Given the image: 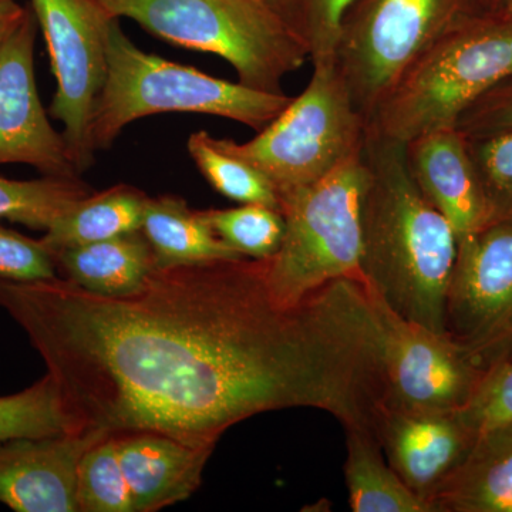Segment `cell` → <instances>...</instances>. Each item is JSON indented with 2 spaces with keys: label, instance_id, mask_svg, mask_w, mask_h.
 <instances>
[{
  "label": "cell",
  "instance_id": "4dcf8cb0",
  "mask_svg": "<svg viewBox=\"0 0 512 512\" xmlns=\"http://www.w3.org/2000/svg\"><path fill=\"white\" fill-rule=\"evenodd\" d=\"M464 137H480L512 130V76L474 101L457 123Z\"/></svg>",
  "mask_w": 512,
  "mask_h": 512
},
{
  "label": "cell",
  "instance_id": "7402d4cb",
  "mask_svg": "<svg viewBox=\"0 0 512 512\" xmlns=\"http://www.w3.org/2000/svg\"><path fill=\"white\" fill-rule=\"evenodd\" d=\"M82 178L47 177L16 181L0 178V220L46 231L77 201L92 194Z\"/></svg>",
  "mask_w": 512,
  "mask_h": 512
},
{
  "label": "cell",
  "instance_id": "1f68e13d",
  "mask_svg": "<svg viewBox=\"0 0 512 512\" xmlns=\"http://www.w3.org/2000/svg\"><path fill=\"white\" fill-rule=\"evenodd\" d=\"M26 9L16 3V0H0V45L6 37L19 25L25 16Z\"/></svg>",
  "mask_w": 512,
  "mask_h": 512
},
{
  "label": "cell",
  "instance_id": "2e32d148",
  "mask_svg": "<svg viewBox=\"0 0 512 512\" xmlns=\"http://www.w3.org/2000/svg\"><path fill=\"white\" fill-rule=\"evenodd\" d=\"M114 437L134 512L160 511L190 498L215 450L151 431Z\"/></svg>",
  "mask_w": 512,
  "mask_h": 512
},
{
  "label": "cell",
  "instance_id": "8992f818",
  "mask_svg": "<svg viewBox=\"0 0 512 512\" xmlns=\"http://www.w3.org/2000/svg\"><path fill=\"white\" fill-rule=\"evenodd\" d=\"M312 64L305 90L252 140L215 138L222 150L261 171L281 204L362 154L366 144V117L353 104L335 57Z\"/></svg>",
  "mask_w": 512,
  "mask_h": 512
},
{
  "label": "cell",
  "instance_id": "e0dca14e",
  "mask_svg": "<svg viewBox=\"0 0 512 512\" xmlns=\"http://www.w3.org/2000/svg\"><path fill=\"white\" fill-rule=\"evenodd\" d=\"M429 504L431 512H512V420L478 431Z\"/></svg>",
  "mask_w": 512,
  "mask_h": 512
},
{
  "label": "cell",
  "instance_id": "83f0119b",
  "mask_svg": "<svg viewBox=\"0 0 512 512\" xmlns=\"http://www.w3.org/2000/svg\"><path fill=\"white\" fill-rule=\"evenodd\" d=\"M268 3L306 47L312 63L335 53L340 20L353 0H268Z\"/></svg>",
  "mask_w": 512,
  "mask_h": 512
},
{
  "label": "cell",
  "instance_id": "4fadbf2b",
  "mask_svg": "<svg viewBox=\"0 0 512 512\" xmlns=\"http://www.w3.org/2000/svg\"><path fill=\"white\" fill-rule=\"evenodd\" d=\"M373 424L387 463L429 508L430 498L460 466L477 437L460 410L379 404Z\"/></svg>",
  "mask_w": 512,
  "mask_h": 512
},
{
  "label": "cell",
  "instance_id": "d6a6232c",
  "mask_svg": "<svg viewBox=\"0 0 512 512\" xmlns=\"http://www.w3.org/2000/svg\"><path fill=\"white\" fill-rule=\"evenodd\" d=\"M480 5L487 15H512V0H480Z\"/></svg>",
  "mask_w": 512,
  "mask_h": 512
},
{
  "label": "cell",
  "instance_id": "44dd1931",
  "mask_svg": "<svg viewBox=\"0 0 512 512\" xmlns=\"http://www.w3.org/2000/svg\"><path fill=\"white\" fill-rule=\"evenodd\" d=\"M345 480L350 510L355 512H430L384 458L375 430L345 427Z\"/></svg>",
  "mask_w": 512,
  "mask_h": 512
},
{
  "label": "cell",
  "instance_id": "f1b7e54d",
  "mask_svg": "<svg viewBox=\"0 0 512 512\" xmlns=\"http://www.w3.org/2000/svg\"><path fill=\"white\" fill-rule=\"evenodd\" d=\"M0 278L16 282L55 279V256L40 239L0 227Z\"/></svg>",
  "mask_w": 512,
  "mask_h": 512
},
{
  "label": "cell",
  "instance_id": "836d02e7",
  "mask_svg": "<svg viewBox=\"0 0 512 512\" xmlns=\"http://www.w3.org/2000/svg\"><path fill=\"white\" fill-rule=\"evenodd\" d=\"M510 18H512V15L510 16Z\"/></svg>",
  "mask_w": 512,
  "mask_h": 512
},
{
  "label": "cell",
  "instance_id": "9a60e30c",
  "mask_svg": "<svg viewBox=\"0 0 512 512\" xmlns=\"http://www.w3.org/2000/svg\"><path fill=\"white\" fill-rule=\"evenodd\" d=\"M407 170L421 194L450 222L457 239L488 225L487 204L467 140L457 128L406 143Z\"/></svg>",
  "mask_w": 512,
  "mask_h": 512
},
{
  "label": "cell",
  "instance_id": "7a4b0ae2",
  "mask_svg": "<svg viewBox=\"0 0 512 512\" xmlns=\"http://www.w3.org/2000/svg\"><path fill=\"white\" fill-rule=\"evenodd\" d=\"M362 201V284L393 312L447 335V296L458 239L450 222L414 184L406 144L367 130Z\"/></svg>",
  "mask_w": 512,
  "mask_h": 512
},
{
  "label": "cell",
  "instance_id": "52a82bcc",
  "mask_svg": "<svg viewBox=\"0 0 512 512\" xmlns=\"http://www.w3.org/2000/svg\"><path fill=\"white\" fill-rule=\"evenodd\" d=\"M367 168L362 154L319 183L282 201L281 247L265 259L266 285L282 308H295L339 279L360 276L363 194Z\"/></svg>",
  "mask_w": 512,
  "mask_h": 512
},
{
  "label": "cell",
  "instance_id": "f546056e",
  "mask_svg": "<svg viewBox=\"0 0 512 512\" xmlns=\"http://www.w3.org/2000/svg\"><path fill=\"white\" fill-rule=\"evenodd\" d=\"M467 423L480 431L512 420V362L484 376L471 402L460 410Z\"/></svg>",
  "mask_w": 512,
  "mask_h": 512
},
{
  "label": "cell",
  "instance_id": "9c48e42d",
  "mask_svg": "<svg viewBox=\"0 0 512 512\" xmlns=\"http://www.w3.org/2000/svg\"><path fill=\"white\" fill-rule=\"evenodd\" d=\"M367 349L383 406L463 410L484 375L448 335L393 312L362 284Z\"/></svg>",
  "mask_w": 512,
  "mask_h": 512
},
{
  "label": "cell",
  "instance_id": "d6986e66",
  "mask_svg": "<svg viewBox=\"0 0 512 512\" xmlns=\"http://www.w3.org/2000/svg\"><path fill=\"white\" fill-rule=\"evenodd\" d=\"M141 232L161 268L242 258L215 235L201 211L177 195L148 197Z\"/></svg>",
  "mask_w": 512,
  "mask_h": 512
},
{
  "label": "cell",
  "instance_id": "603a6c76",
  "mask_svg": "<svg viewBox=\"0 0 512 512\" xmlns=\"http://www.w3.org/2000/svg\"><path fill=\"white\" fill-rule=\"evenodd\" d=\"M188 153L205 180L228 200L281 211V200L271 181L254 165L222 150L207 131L191 134Z\"/></svg>",
  "mask_w": 512,
  "mask_h": 512
},
{
  "label": "cell",
  "instance_id": "484cf974",
  "mask_svg": "<svg viewBox=\"0 0 512 512\" xmlns=\"http://www.w3.org/2000/svg\"><path fill=\"white\" fill-rule=\"evenodd\" d=\"M76 503L79 512H134L116 437L97 441L77 467Z\"/></svg>",
  "mask_w": 512,
  "mask_h": 512
},
{
  "label": "cell",
  "instance_id": "d4e9b609",
  "mask_svg": "<svg viewBox=\"0 0 512 512\" xmlns=\"http://www.w3.org/2000/svg\"><path fill=\"white\" fill-rule=\"evenodd\" d=\"M212 231L242 258L268 259L281 247L285 220L281 211L259 204L227 210H201Z\"/></svg>",
  "mask_w": 512,
  "mask_h": 512
},
{
  "label": "cell",
  "instance_id": "6da1fadb",
  "mask_svg": "<svg viewBox=\"0 0 512 512\" xmlns=\"http://www.w3.org/2000/svg\"><path fill=\"white\" fill-rule=\"evenodd\" d=\"M265 272L249 258L156 266L126 296L0 278V308L42 356L74 431L215 447L239 421L296 407L373 427L380 386L357 281L282 308Z\"/></svg>",
  "mask_w": 512,
  "mask_h": 512
},
{
  "label": "cell",
  "instance_id": "cb8c5ba5",
  "mask_svg": "<svg viewBox=\"0 0 512 512\" xmlns=\"http://www.w3.org/2000/svg\"><path fill=\"white\" fill-rule=\"evenodd\" d=\"M59 387L46 375L22 392L0 397V440L73 433Z\"/></svg>",
  "mask_w": 512,
  "mask_h": 512
},
{
  "label": "cell",
  "instance_id": "ac0fdd59",
  "mask_svg": "<svg viewBox=\"0 0 512 512\" xmlns=\"http://www.w3.org/2000/svg\"><path fill=\"white\" fill-rule=\"evenodd\" d=\"M53 256L62 278L101 296L137 292L156 268L153 249L141 229Z\"/></svg>",
  "mask_w": 512,
  "mask_h": 512
},
{
  "label": "cell",
  "instance_id": "8fae6325",
  "mask_svg": "<svg viewBox=\"0 0 512 512\" xmlns=\"http://www.w3.org/2000/svg\"><path fill=\"white\" fill-rule=\"evenodd\" d=\"M446 332L483 375L512 362V224L458 241Z\"/></svg>",
  "mask_w": 512,
  "mask_h": 512
},
{
  "label": "cell",
  "instance_id": "ba28073f",
  "mask_svg": "<svg viewBox=\"0 0 512 512\" xmlns=\"http://www.w3.org/2000/svg\"><path fill=\"white\" fill-rule=\"evenodd\" d=\"M481 15L487 13L480 0H353L340 20L333 57L367 124L421 53Z\"/></svg>",
  "mask_w": 512,
  "mask_h": 512
},
{
  "label": "cell",
  "instance_id": "5bb4252c",
  "mask_svg": "<svg viewBox=\"0 0 512 512\" xmlns=\"http://www.w3.org/2000/svg\"><path fill=\"white\" fill-rule=\"evenodd\" d=\"M110 434L73 431L0 440V503L18 512H79L77 467Z\"/></svg>",
  "mask_w": 512,
  "mask_h": 512
},
{
  "label": "cell",
  "instance_id": "30bf717a",
  "mask_svg": "<svg viewBox=\"0 0 512 512\" xmlns=\"http://www.w3.org/2000/svg\"><path fill=\"white\" fill-rule=\"evenodd\" d=\"M45 35L57 89L50 114L82 175L94 163L90 124L109 73L107 37L113 15L100 0H30Z\"/></svg>",
  "mask_w": 512,
  "mask_h": 512
},
{
  "label": "cell",
  "instance_id": "3957f363",
  "mask_svg": "<svg viewBox=\"0 0 512 512\" xmlns=\"http://www.w3.org/2000/svg\"><path fill=\"white\" fill-rule=\"evenodd\" d=\"M512 76V18L481 15L440 37L394 82L367 130L409 143L456 128L464 111Z\"/></svg>",
  "mask_w": 512,
  "mask_h": 512
},
{
  "label": "cell",
  "instance_id": "7c38bea8",
  "mask_svg": "<svg viewBox=\"0 0 512 512\" xmlns=\"http://www.w3.org/2000/svg\"><path fill=\"white\" fill-rule=\"evenodd\" d=\"M39 23L32 8L0 45V164H26L47 177H80L63 134L47 117L35 79Z\"/></svg>",
  "mask_w": 512,
  "mask_h": 512
},
{
  "label": "cell",
  "instance_id": "277c9868",
  "mask_svg": "<svg viewBox=\"0 0 512 512\" xmlns=\"http://www.w3.org/2000/svg\"><path fill=\"white\" fill-rule=\"evenodd\" d=\"M107 62L109 73L90 124L94 151L113 146L131 121L168 111L224 117L261 131L293 100L143 52L121 30L119 19L110 26Z\"/></svg>",
  "mask_w": 512,
  "mask_h": 512
},
{
  "label": "cell",
  "instance_id": "4316f807",
  "mask_svg": "<svg viewBox=\"0 0 512 512\" xmlns=\"http://www.w3.org/2000/svg\"><path fill=\"white\" fill-rule=\"evenodd\" d=\"M466 140L483 188L488 225L512 224V130Z\"/></svg>",
  "mask_w": 512,
  "mask_h": 512
},
{
  "label": "cell",
  "instance_id": "ffe728a7",
  "mask_svg": "<svg viewBox=\"0 0 512 512\" xmlns=\"http://www.w3.org/2000/svg\"><path fill=\"white\" fill-rule=\"evenodd\" d=\"M148 195L128 184L92 192L46 229L40 241L52 252L140 231Z\"/></svg>",
  "mask_w": 512,
  "mask_h": 512
},
{
  "label": "cell",
  "instance_id": "5b68a950",
  "mask_svg": "<svg viewBox=\"0 0 512 512\" xmlns=\"http://www.w3.org/2000/svg\"><path fill=\"white\" fill-rule=\"evenodd\" d=\"M114 18L134 20L150 35L227 60L238 82L266 93L311 62L268 0H100Z\"/></svg>",
  "mask_w": 512,
  "mask_h": 512
}]
</instances>
